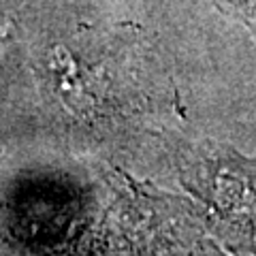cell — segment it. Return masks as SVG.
<instances>
[{"mask_svg": "<svg viewBox=\"0 0 256 256\" xmlns=\"http://www.w3.org/2000/svg\"><path fill=\"white\" fill-rule=\"evenodd\" d=\"M210 194L224 218L248 220L250 235L256 242V160L224 158L210 175Z\"/></svg>", "mask_w": 256, "mask_h": 256, "instance_id": "cell-1", "label": "cell"}, {"mask_svg": "<svg viewBox=\"0 0 256 256\" xmlns=\"http://www.w3.org/2000/svg\"><path fill=\"white\" fill-rule=\"evenodd\" d=\"M220 6H228V13L242 20L256 36V0H220Z\"/></svg>", "mask_w": 256, "mask_h": 256, "instance_id": "cell-2", "label": "cell"}]
</instances>
